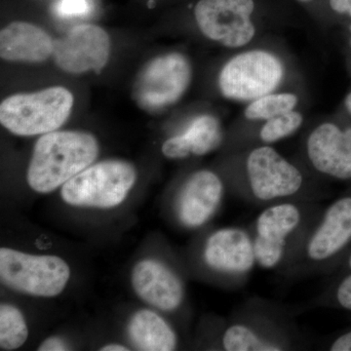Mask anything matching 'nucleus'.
Segmentation results:
<instances>
[{"label": "nucleus", "mask_w": 351, "mask_h": 351, "mask_svg": "<svg viewBox=\"0 0 351 351\" xmlns=\"http://www.w3.org/2000/svg\"><path fill=\"white\" fill-rule=\"evenodd\" d=\"M321 201L295 200L263 208L249 225L257 265L282 276L317 225Z\"/></svg>", "instance_id": "f257e3e1"}, {"label": "nucleus", "mask_w": 351, "mask_h": 351, "mask_svg": "<svg viewBox=\"0 0 351 351\" xmlns=\"http://www.w3.org/2000/svg\"><path fill=\"white\" fill-rule=\"evenodd\" d=\"M242 177L234 184L239 199L258 207L285 201L326 199L294 163L269 145L253 147L243 158Z\"/></svg>", "instance_id": "f03ea898"}, {"label": "nucleus", "mask_w": 351, "mask_h": 351, "mask_svg": "<svg viewBox=\"0 0 351 351\" xmlns=\"http://www.w3.org/2000/svg\"><path fill=\"white\" fill-rule=\"evenodd\" d=\"M304 337L293 309L267 300H246L223 329L221 350L284 351L301 350Z\"/></svg>", "instance_id": "7ed1b4c3"}, {"label": "nucleus", "mask_w": 351, "mask_h": 351, "mask_svg": "<svg viewBox=\"0 0 351 351\" xmlns=\"http://www.w3.org/2000/svg\"><path fill=\"white\" fill-rule=\"evenodd\" d=\"M98 154V142L91 134L80 131L44 134L34 145L27 184L36 193H51L89 167Z\"/></svg>", "instance_id": "20e7f679"}, {"label": "nucleus", "mask_w": 351, "mask_h": 351, "mask_svg": "<svg viewBox=\"0 0 351 351\" xmlns=\"http://www.w3.org/2000/svg\"><path fill=\"white\" fill-rule=\"evenodd\" d=\"M350 249L351 184L324 207L299 255L281 276L294 279L332 276Z\"/></svg>", "instance_id": "39448f33"}, {"label": "nucleus", "mask_w": 351, "mask_h": 351, "mask_svg": "<svg viewBox=\"0 0 351 351\" xmlns=\"http://www.w3.org/2000/svg\"><path fill=\"white\" fill-rule=\"evenodd\" d=\"M73 107V94L64 87L16 94L0 105V122L15 135H44L63 125Z\"/></svg>", "instance_id": "423d86ee"}, {"label": "nucleus", "mask_w": 351, "mask_h": 351, "mask_svg": "<svg viewBox=\"0 0 351 351\" xmlns=\"http://www.w3.org/2000/svg\"><path fill=\"white\" fill-rule=\"evenodd\" d=\"M137 172L121 160L103 161L89 166L62 188L64 202L73 206L113 208L125 200L135 184Z\"/></svg>", "instance_id": "0eeeda50"}, {"label": "nucleus", "mask_w": 351, "mask_h": 351, "mask_svg": "<svg viewBox=\"0 0 351 351\" xmlns=\"http://www.w3.org/2000/svg\"><path fill=\"white\" fill-rule=\"evenodd\" d=\"M71 269L57 256H36L0 249V279L7 287L36 297H56L66 288Z\"/></svg>", "instance_id": "6e6552de"}, {"label": "nucleus", "mask_w": 351, "mask_h": 351, "mask_svg": "<svg viewBox=\"0 0 351 351\" xmlns=\"http://www.w3.org/2000/svg\"><path fill=\"white\" fill-rule=\"evenodd\" d=\"M280 60L265 50H252L230 59L221 69L219 86L226 99L254 101L272 93L282 82Z\"/></svg>", "instance_id": "1a4fd4ad"}, {"label": "nucleus", "mask_w": 351, "mask_h": 351, "mask_svg": "<svg viewBox=\"0 0 351 351\" xmlns=\"http://www.w3.org/2000/svg\"><path fill=\"white\" fill-rule=\"evenodd\" d=\"M205 267L230 287L241 288L257 265L248 228H219L210 233L201 250Z\"/></svg>", "instance_id": "9d476101"}, {"label": "nucleus", "mask_w": 351, "mask_h": 351, "mask_svg": "<svg viewBox=\"0 0 351 351\" xmlns=\"http://www.w3.org/2000/svg\"><path fill=\"white\" fill-rule=\"evenodd\" d=\"M191 80L189 60L180 53H170L152 60L143 69L134 88V97L145 110H161L179 100Z\"/></svg>", "instance_id": "9b49d317"}, {"label": "nucleus", "mask_w": 351, "mask_h": 351, "mask_svg": "<svg viewBox=\"0 0 351 351\" xmlns=\"http://www.w3.org/2000/svg\"><path fill=\"white\" fill-rule=\"evenodd\" d=\"M254 0H199L196 23L206 38L228 48L243 47L256 34Z\"/></svg>", "instance_id": "f8f14e48"}, {"label": "nucleus", "mask_w": 351, "mask_h": 351, "mask_svg": "<svg viewBox=\"0 0 351 351\" xmlns=\"http://www.w3.org/2000/svg\"><path fill=\"white\" fill-rule=\"evenodd\" d=\"M110 39L107 32L95 25L73 27L55 43V63L66 73H99L110 59Z\"/></svg>", "instance_id": "ddd939ff"}, {"label": "nucleus", "mask_w": 351, "mask_h": 351, "mask_svg": "<svg viewBox=\"0 0 351 351\" xmlns=\"http://www.w3.org/2000/svg\"><path fill=\"white\" fill-rule=\"evenodd\" d=\"M225 193V182L217 173L196 171L186 178L176 197L178 221L191 230L206 225L218 211Z\"/></svg>", "instance_id": "4468645a"}, {"label": "nucleus", "mask_w": 351, "mask_h": 351, "mask_svg": "<svg viewBox=\"0 0 351 351\" xmlns=\"http://www.w3.org/2000/svg\"><path fill=\"white\" fill-rule=\"evenodd\" d=\"M307 159L319 174L351 184V127L320 124L307 137Z\"/></svg>", "instance_id": "2eb2a0df"}, {"label": "nucleus", "mask_w": 351, "mask_h": 351, "mask_svg": "<svg viewBox=\"0 0 351 351\" xmlns=\"http://www.w3.org/2000/svg\"><path fill=\"white\" fill-rule=\"evenodd\" d=\"M132 285L143 301L167 313L181 307L186 295L181 277L156 260H144L136 265Z\"/></svg>", "instance_id": "dca6fc26"}, {"label": "nucleus", "mask_w": 351, "mask_h": 351, "mask_svg": "<svg viewBox=\"0 0 351 351\" xmlns=\"http://www.w3.org/2000/svg\"><path fill=\"white\" fill-rule=\"evenodd\" d=\"M54 48L49 34L31 23L13 22L0 32V56L6 61H46Z\"/></svg>", "instance_id": "f3484780"}, {"label": "nucleus", "mask_w": 351, "mask_h": 351, "mask_svg": "<svg viewBox=\"0 0 351 351\" xmlns=\"http://www.w3.org/2000/svg\"><path fill=\"white\" fill-rule=\"evenodd\" d=\"M128 335L138 350L171 351L178 346L177 335L172 327L149 309H142L132 316Z\"/></svg>", "instance_id": "a211bd4d"}, {"label": "nucleus", "mask_w": 351, "mask_h": 351, "mask_svg": "<svg viewBox=\"0 0 351 351\" xmlns=\"http://www.w3.org/2000/svg\"><path fill=\"white\" fill-rule=\"evenodd\" d=\"M193 156H205L218 149L223 140L219 120L213 115L203 114L195 117L182 133Z\"/></svg>", "instance_id": "6ab92c4d"}, {"label": "nucleus", "mask_w": 351, "mask_h": 351, "mask_svg": "<svg viewBox=\"0 0 351 351\" xmlns=\"http://www.w3.org/2000/svg\"><path fill=\"white\" fill-rule=\"evenodd\" d=\"M29 337L24 315L8 304L0 306V348L2 350H14L21 348Z\"/></svg>", "instance_id": "aec40b11"}, {"label": "nucleus", "mask_w": 351, "mask_h": 351, "mask_svg": "<svg viewBox=\"0 0 351 351\" xmlns=\"http://www.w3.org/2000/svg\"><path fill=\"white\" fill-rule=\"evenodd\" d=\"M298 104L295 94H267L252 101L245 110L244 115L251 121H267L283 113L294 110Z\"/></svg>", "instance_id": "412c9836"}, {"label": "nucleus", "mask_w": 351, "mask_h": 351, "mask_svg": "<svg viewBox=\"0 0 351 351\" xmlns=\"http://www.w3.org/2000/svg\"><path fill=\"white\" fill-rule=\"evenodd\" d=\"M313 302L315 306L351 311V270L332 276L327 287Z\"/></svg>", "instance_id": "4be33fe9"}, {"label": "nucleus", "mask_w": 351, "mask_h": 351, "mask_svg": "<svg viewBox=\"0 0 351 351\" xmlns=\"http://www.w3.org/2000/svg\"><path fill=\"white\" fill-rule=\"evenodd\" d=\"M304 122V117L300 112H289L278 115L265 121L260 133L258 138L265 145L274 144L283 138L290 137L295 133Z\"/></svg>", "instance_id": "5701e85b"}, {"label": "nucleus", "mask_w": 351, "mask_h": 351, "mask_svg": "<svg viewBox=\"0 0 351 351\" xmlns=\"http://www.w3.org/2000/svg\"><path fill=\"white\" fill-rule=\"evenodd\" d=\"M161 151L164 156L171 159H184L191 154L182 134L166 140Z\"/></svg>", "instance_id": "b1692460"}, {"label": "nucleus", "mask_w": 351, "mask_h": 351, "mask_svg": "<svg viewBox=\"0 0 351 351\" xmlns=\"http://www.w3.org/2000/svg\"><path fill=\"white\" fill-rule=\"evenodd\" d=\"M90 3L88 0H60L56 12L60 17H75L89 12Z\"/></svg>", "instance_id": "393cba45"}, {"label": "nucleus", "mask_w": 351, "mask_h": 351, "mask_svg": "<svg viewBox=\"0 0 351 351\" xmlns=\"http://www.w3.org/2000/svg\"><path fill=\"white\" fill-rule=\"evenodd\" d=\"M326 350L351 351V328L339 332L328 341Z\"/></svg>", "instance_id": "a878e982"}, {"label": "nucleus", "mask_w": 351, "mask_h": 351, "mask_svg": "<svg viewBox=\"0 0 351 351\" xmlns=\"http://www.w3.org/2000/svg\"><path fill=\"white\" fill-rule=\"evenodd\" d=\"M39 351H64L69 350L68 345L60 338L52 337L48 338L41 343L38 348Z\"/></svg>", "instance_id": "bb28decb"}, {"label": "nucleus", "mask_w": 351, "mask_h": 351, "mask_svg": "<svg viewBox=\"0 0 351 351\" xmlns=\"http://www.w3.org/2000/svg\"><path fill=\"white\" fill-rule=\"evenodd\" d=\"M330 6L339 14L351 12V0H330Z\"/></svg>", "instance_id": "cd10ccee"}, {"label": "nucleus", "mask_w": 351, "mask_h": 351, "mask_svg": "<svg viewBox=\"0 0 351 351\" xmlns=\"http://www.w3.org/2000/svg\"><path fill=\"white\" fill-rule=\"evenodd\" d=\"M350 270H351V249H350V252H348V255L346 256V258H343V262H341V265H339L338 269H337L336 271H335L334 274H332V276H330V277L341 276V274H346V272L350 271Z\"/></svg>", "instance_id": "c85d7f7f"}, {"label": "nucleus", "mask_w": 351, "mask_h": 351, "mask_svg": "<svg viewBox=\"0 0 351 351\" xmlns=\"http://www.w3.org/2000/svg\"><path fill=\"white\" fill-rule=\"evenodd\" d=\"M101 351H127L128 348H125L124 346L117 345V343H112V345H108L103 346L101 348Z\"/></svg>", "instance_id": "c756f323"}, {"label": "nucleus", "mask_w": 351, "mask_h": 351, "mask_svg": "<svg viewBox=\"0 0 351 351\" xmlns=\"http://www.w3.org/2000/svg\"><path fill=\"white\" fill-rule=\"evenodd\" d=\"M346 107L348 112L351 113V93L348 95L346 99Z\"/></svg>", "instance_id": "7c9ffc66"}, {"label": "nucleus", "mask_w": 351, "mask_h": 351, "mask_svg": "<svg viewBox=\"0 0 351 351\" xmlns=\"http://www.w3.org/2000/svg\"><path fill=\"white\" fill-rule=\"evenodd\" d=\"M299 1H302V2H308V1H311V0H299Z\"/></svg>", "instance_id": "2f4dec72"}, {"label": "nucleus", "mask_w": 351, "mask_h": 351, "mask_svg": "<svg viewBox=\"0 0 351 351\" xmlns=\"http://www.w3.org/2000/svg\"><path fill=\"white\" fill-rule=\"evenodd\" d=\"M350 15L351 16V12L350 13Z\"/></svg>", "instance_id": "473e14b6"}, {"label": "nucleus", "mask_w": 351, "mask_h": 351, "mask_svg": "<svg viewBox=\"0 0 351 351\" xmlns=\"http://www.w3.org/2000/svg\"><path fill=\"white\" fill-rule=\"evenodd\" d=\"M350 31H351V27H350Z\"/></svg>", "instance_id": "72a5a7b5"}]
</instances>
